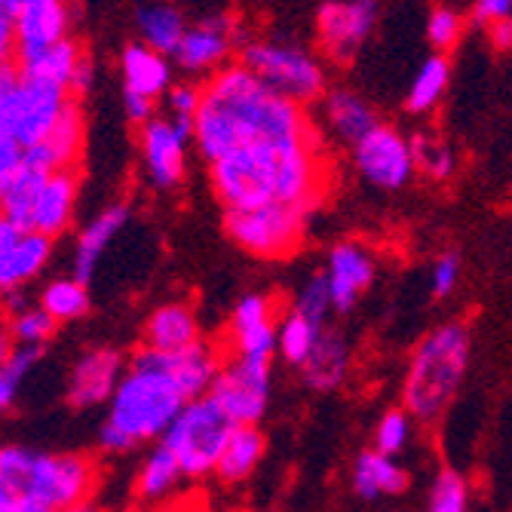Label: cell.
<instances>
[{
	"label": "cell",
	"mask_w": 512,
	"mask_h": 512,
	"mask_svg": "<svg viewBox=\"0 0 512 512\" xmlns=\"http://www.w3.org/2000/svg\"><path fill=\"white\" fill-rule=\"evenodd\" d=\"M304 138H316L307 111L273 92L243 62H230L203 83L194 145L206 163H215L240 148L304 142Z\"/></svg>",
	"instance_id": "obj_1"
},
{
	"label": "cell",
	"mask_w": 512,
	"mask_h": 512,
	"mask_svg": "<svg viewBox=\"0 0 512 512\" xmlns=\"http://www.w3.org/2000/svg\"><path fill=\"white\" fill-rule=\"evenodd\" d=\"M319 142H279L240 148L209 163L215 197L227 209H261L270 203L313 212L319 197Z\"/></svg>",
	"instance_id": "obj_2"
},
{
	"label": "cell",
	"mask_w": 512,
	"mask_h": 512,
	"mask_svg": "<svg viewBox=\"0 0 512 512\" xmlns=\"http://www.w3.org/2000/svg\"><path fill=\"white\" fill-rule=\"evenodd\" d=\"M184 405H188V396L178 390L169 375L129 359L126 375L108 402V417L99 430V448L108 454H123L135 445L160 442Z\"/></svg>",
	"instance_id": "obj_3"
},
{
	"label": "cell",
	"mask_w": 512,
	"mask_h": 512,
	"mask_svg": "<svg viewBox=\"0 0 512 512\" xmlns=\"http://www.w3.org/2000/svg\"><path fill=\"white\" fill-rule=\"evenodd\" d=\"M99 482L96 460L86 454H53L31 451L22 445L0 448V485L16 500H34L65 512L83 500H92Z\"/></svg>",
	"instance_id": "obj_4"
},
{
	"label": "cell",
	"mask_w": 512,
	"mask_h": 512,
	"mask_svg": "<svg viewBox=\"0 0 512 512\" xmlns=\"http://www.w3.org/2000/svg\"><path fill=\"white\" fill-rule=\"evenodd\" d=\"M470 347V329L463 322H445L417 344L402 384L408 414L424 424L439 421L467 378Z\"/></svg>",
	"instance_id": "obj_5"
},
{
	"label": "cell",
	"mask_w": 512,
	"mask_h": 512,
	"mask_svg": "<svg viewBox=\"0 0 512 512\" xmlns=\"http://www.w3.org/2000/svg\"><path fill=\"white\" fill-rule=\"evenodd\" d=\"M240 427L212 396H200L181 408L160 445L181 463L184 479H203L218 470V460Z\"/></svg>",
	"instance_id": "obj_6"
},
{
	"label": "cell",
	"mask_w": 512,
	"mask_h": 512,
	"mask_svg": "<svg viewBox=\"0 0 512 512\" xmlns=\"http://www.w3.org/2000/svg\"><path fill=\"white\" fill-rule=\"evenodd\" d=\"M240 62L264 80L273 92L298 102L301 108L325 99V71L316 56L304 46L286 40H249L243 46Z\"/></svg>",
	"instance_id": "obj_7"
},
{
	"label": "cell",
	"mask_w": 512,
	"mask_h": 512,
	"mask_svg": "<svg viewBox=\"0 0 512 512\" xmlns=\"http://www.w3.org/2000/svg\"><path fill=\"white\" fill-rule=\"evenodd\" d=\"M307 218L310 212L286 203H270L261 209H227L224 230L243 252L258 258H286L298 249Z\"/></svg>",
	"instance_id": "obj_8"
},
{
	"label": "cell",
	"mask_w": 512,
	"mask_h": 512,
	"mask_svg": "<svg viewBox=\"0 0 512 512\" xmlns=\"http://www.w3.org/2000/svg\"><path fill=\"white\" fill-rule=\"evenodd\" d=\"M209 396L234 417L237 427H258L270 396V359L234 356L224 362Z\"/></svg>",
	"instance_id": "obj_9"
},
{
	"label": "cell",
	"mask_w": 512,
	"mask_h": 512,
	"mask_svg": "<svg viewBox=\"0 0 512 512\" xmlns=\"http://www.w3.org/2000/svg\"><path fill=\"white\" fill-rule=\"evenodd\" d=\"M353 166L368 184H375V188L402 191L417 169L411 138H405L399 129L381 123L353 148Z\"/></svg>",
	"instance_id": "obj_10"
},
{
	"label": "cell",
	"mask_w": 512,
	"mask_h": 512,
	"mask_svg": "<svg viewBox=\"0 0 512 512\" xmlns=\"http://www.w3.org/2000/svg\"><path fill=\"white\" fill-rule=\"evenodd\" d=\"M71 99L74 96H71V92H65L62 86L31 80V77L19 74L10 99H7V114H10V123H13L19 145L25 151L37 148L43 138L50 135V129L56 126L59 114L65 111V105Z\"/></svg>",
	"instance_id": "obj_11"
},
{
	"label": "cell",
	"mask_w": 512,
	"mask_h": 512,
	"mask_svg": "<svg viewBox=\"0 0 512 512\" xmlns=\"http://www.w3.org/2000/svg\"><path fill=\"white\" fill-rule=\"evenodd\" d=\"M378 13V0H329V4H322L316 16L322 53L335 62H350L365 37L375 31Z\"/></svg>",
	"instance_id": "obj_12"
},
{
	"label": "cell",
	"mask_w": 512,
	"mask_h": 512,
	"mask_svg": "<svg viewBox=\"0 0 512 512\" xmlns=\"http://www.w3.org/2000/svg\"><path fill=\"white\" fill-rule=\"evenodd\" d=\"M194 135L178 129L169 117H154L138 126V157H142L145 178L160 191H172L184 178L188 163V145Z\"/></svg>",
	"instance_id": "obj_13"
},
{
	"label": "cell",
	"mask_w": 512,
	"mask_h": 512,
	"mask_svg": "<svg viewBox=\"0 0 512 512\" xmlns=\"http://www.w3.org/2000/svg\"><path fill=\"white\" fill-rule=\"evenodd\" d=\"M132 362L157 368V371H163V375H169L178 384V390L188 396V402L209 396L212 384L218 381L221 368H224L218 350L206 341H200L194 347H184V350H175V353H160V350L142 347V350L132 353Z\"/></svg>",
	"instance_id": "obj_14"
},
{
	"label": "cell",
	"mask_w": 512,
	"mask_h": 512,
	"mask_svg": "<svg viewBox=\"0 0 512 512\" xmlns=\"http://www.w3.org/2000/svg\"><path fill=\"white\" fill-rule=\"evenodd\" d=\"M237 40V22H230L227 16H212L188 28L172 59L184 74L209 80L212 74L230 65V53L237 50Z\"/></svg>",
	"instance_id": "obj_15"
},
{
	"label": "cell",
	"mask_w": 512,
	"mask_h": 512,
	"mask_svg": "<svg viewBox=\"0 0 512 512\" xmlns=\"http://www.w3.org/2000/svg\"><path fill=\"white\" fill-rule=\"evenodd\" d=\"M16 16V43L19 56L40 53L46 46L74 37V7L71 0H7Z\"/></svg>",
	"instance_id": "obj_16"
},
{
	"label": "cell",
	"mask_w": 512,
	"mask_h": 512,
	"mask_svg": "<svg viewBox=\"0 0 512 512\" xmlns=\"http://www.w3.org/2000/svg\"><path fill=\"white\" fill-rule=\"evenodd\" d=\"M86 148V114L80 99H71L59 114L50 135L37 148L28 151V166L40 172H77Z\"/></svg>",
	"instance_id": "obj_17"
},
{
	"label": "cell",
	"mask_w": 512,
	"mask_h": 512,
	"mask_svg": "<svg viewBox=\"0 0 512 512\" xmlns=\"http://www.w3.org/2000/svg\"><path fill=\"white\" fill-rule=\"evenodd\" d=\"M123 375H126V362H123V356L117 350L92 347L71 368L68 402L77 405V408H92V405L111 402V396H114Z\"/></svg>",
	"instance_id": "obj_18"
},
{
	"label": "cell",
	"mask_w": 512,
	"mask_h": 512,
	"mask_svg": "<svg viewBox=\"0 0 512 512\" xmlns=\"http://www.w3.org/2000/svg\"><path fill=\"white\" fill-rule=\"evenodd\" d=\"M279 325L273 322V304L264 295H246L230 316V344L243 359H270L276 353Z\"/></svg>",
	"instance_id": "obj_19"
},
{
	"label": "cell",
	"mask_w": 512,
	"mask_h": 512,
	"mask_svg": "<svg viewBox=\"0 0 512 512\" xmlns=\"http://www.w3.org/2000/svg\"><path fill=\"white\" fill-rule=\"evenodd\" d=\"M325 279H329L332 307L338 313H350L362 292L375 283V258L356 243H341L329 252Z\"/></svg>",
	"instance_id": "obj_20"
},
{
	"label": "cell",
	"mask_w": 512,
	"mask_h": 512,
	"mask_svg": "<svg viewBox=\"0 0 512 512\" xmlns=\"http://www.w3.org/2000/svg\"><path fill=\"white\" fill-rule=\"evenodd\" d=\"M77 194H80V175L77 172H50L43 178V188L37 194L31 234L40 237H62L74 221L77 212Z\"/></svg>",
	"instance_id": "obj_21"
},
{
	"label": "cell",
	"mask_w": 512,
	"mask_h": 512,
	"mask_svg": "<svg viewBox=\"0 0 512 512\" xmlns=\"http://www.w3.org/2000/svg\"><path fill=\"white\" fill-rule=\"evenodd\" d=\"M120 74H123V92H135L151 102L166 99L172 89V62L169 56L151 50L142 40L129 43L120 53Z\"/></svg>",
	"instance_id": "obj_22"
},
{
	"label": "cell",
	"mask_w": 512,
	"mask_h": 512,
	"mask_svg": "<svg viewBox=\"0 0 512 512\" xmlns=\"http://www.w3.org/2000/svg\"><path fill=\"white\" fill-rule=\"evenodd\" d=\"M86 59H89V53L80 46V40L68 37V40H59L53 46H46V50H40V53L19 56L16 68H19L22 77L53 83V86H62L65 92H71Z\"/></svg>",
	"instance_id": "obj_23"
},
{
	"label": "cell",
	"mask_w": 512,
	"mask_h": 512,
	"mask_svg": "<svg viewBox=\"0 0 512 512\" xmlns=\"http://www.w3.org/2000/svg\"><path fill=\"white\" fill-rule=\"evenodd\" d=\"M129 221V206L126 203H114L108 209H102L96 218H92L77 237V246H74V273L80 283H86V279L96 273L102 255L108 252V246L114 243V237L120 234V230L126 227Z\"/></svg>",
	"instance_id": "obj_24"
},
{
	"label": "cell",
	"mask_w": 512,
	"mask_h": 512,
	"mask_svg": "<svg viewBox=\"0 0 512 512\" xmlns=\"http://www.w3.org/2000/svg\"><path fill=\"white\" fill-rule=\"evenodd\" d=\"M142 341L148 350H160V353H175V350L200 344L203 341L200 338V319H197L194 307H188V304L157 307L145 322Z\"/></svg>",
	"instance_id": "obj_25"
},
{
	"label": "cell",
	"mask_w": 512,
	"mask_h": 512,
	"mask_svg": "<svg viewBox=\"0 0 512 512\" xmlns=\"http://www.w3.org/2000/svg\"><path fill=\"white\" fill-rule=\"evenodd\" d=\"M325 120H329V129L350 148H356L371 129L381 126L375 108L347 86H335L325 92Z\"/></svg>",
	"instance_id": "obj_26"
},
{
	"label": "cell",
	"mask_w": 512,
	"mask_h": 512,
	"mask_svg": "<svg viewBox=\"0 0 512 512\" xmlns=\"http://www.w3.org/2000/svg\"><path fill=\"white\" fill-rule=\"evenodd\" d=\"M135 28L145 46L172 59L191 25L184 22L181 10L169 0H145V4L135 7Z\"/></svg>",
	"instance_id": "obj_27"
},
{
	"label": "cell",
	"mask_w": 512,
	"mask_h": 512,
	"mask_svg": "<svg viewBox=\"0 0 512 512\" xmlns=\"http://www.w3.org/2000/svg\"><path fill=\"white\" fill-rule=\"evenodd\" d=\"M50 255H53V240L25 230L16 240V246L10 249L4 267H0V298L19 295L31 279H37L43 267L50 264Z\"/></svg>",
	"instance_id": "obj_28"
},
{
	"label": "cell",
	"mask_w": 512,
	"mask_h": 512,
	"mask_svg": "<svg viewBox=\"0 0 512 512\" xmlns=\"http://www.w3.org/2000/svg\"><path fill=\"white\" fill-rule=\"evenodd\" d=\"M301 371H304L307 387H313L319 393H329V390L341 387L350 371V347H347L344 335L335 329H322L316 350L310 353V359L304 362Z\"/></svg>",
	"instance_id": "obj_29"
},
{
	"label": "cell",
	"mask_w": 512,
	"mask_h": 512,
	"mask_svg": "<svg viewBox=\"0 0 512 512\" xmlns=\"http://www.w3.org/2000/svg\"><path fill=\"white\" fill-rule=\"evenodd\" d=\"M353 488L362 500L396 497L408 488V473L387 454L362 451L353 467Z\"/></svg>",
	"instance_id": "obj_30"
},
{
	"label": "cell",
	"mask_w": 512,
	"mask_h": 512,
	"mask_svg": "<svg viewBox=\"0 0 512 512\" xmlns=\"http://www.w3.org/2000/svg\"><path fill=\"white\" fill-rule=\"evenodd\" d=\"M16 80H19L16 65L0 68V197H4V191L10 188V181L28 163V151L19 145V138L13 132V123H10V114H7V99H10Z\"/></svg>",
	"instance_id": "obj_31"
},
{
	"label": "cell",
	"mask_w": 512,
	"mask_h": 512,
	"mask_svg": "<svg viewBox=\"0 0 512 512\" xmlns=\"http://www.w3.org/2000/svg\"><path fill=\"white\" fill-rule=\"evenodd\" d=\"M264 445H267V439L258 427H240L234 433V439L227 442L215 476L227 485H237V482L249 479L264 457Z\"/></svg>",
	"instance_id": "obj_32"
},
{
	"label": "cell",
	"mask_w": 512,
	"mask_h": 512,
	"mask_svg": "<svg viewBox=\"0 0 512 512\" xmlns=\"http://www.w3.org/2000/svg\"><path fill=\"white\" fill-rule=\"evenodd\" d=\"M184 479L181 473V463L175 460V454L166 448V445H154L151 454L145 457V463L138 467V476H135V494L148 500V503H157V500H166L178 482Z\"/></svg>",
	"instance_id": "obj_33"
},
{
	"label": "cell",
	"mask_w": 512,
	"mask_h": 512,
	"mask_svg": "<svg viewBox=\"0 0 512 512\" xmlns=\"http://www.w3.org/2000/svg\"><path fill=\"white\" fill-rule=\"evenodd\" d=\"M7 301V325H10V335L19 347H40L50 341L59 329V322L46 313L40 304H28L19 295H10L4 298Z\"/></svg>",
	"instance_id": "obj_34"
},
{
	"label": "cell",
	"mask_w": 512,
	"mask_h": 512,
	"mask_svg": "<svg viewBox=\"0 0 512 512\" xmlns=\"http://www.w3.org/2000/svg\"><path fill=\"white\" fill-rule=\"evenodd\" d=\"M46 175H50V172H40V169L25 163V169L10 181V188L4 191V197H0V215H4L10 224H16L19 230H31L37 194L43 188Z\"/></svg>",
	"instance_id": "obj_35"
},
{
	"label": "cell",
	"mask_w": 512,
	"mask_h": 512,
	"mask_svg": "<svg viewBox=\"0 0 512 512\" xmlns=\"http://www.w3.org/2000/svg\"><path fill=\"white\" fill-rule=\"evenodd\" d=\"M448 77H451V65L442 53L430 56L421 71L414 74L411 80V89H408V99H405V108L411 114H427L433 111L442 96H445V89H448Z\"/></svg>",
	"instance_id": "obj_36"
},
{
	"label": "cell",
	"mask_w": 512,
	"mask_h": 512,
	"mask_svg": "<svg viewBox=\"0 0 512 512\" xmlns=\"http://www.w3.org/2000/svg\"><path fill=\"white\" fill-rule=\"evenodd\" d=\"M37 304L56 322H74V319L86 316L89 292H86V283H80L77 276H62V279H53V283H46Z\"/></svg>",
	"instance_id": "obj_37"
},
{
	"label": "cell",
	"mask_w": 512,
	"mask_h": 512,
	"mask_svg": "<svg viewBox=\"0 0 512 512\" xmlns=\"http://www.w3.org/2000/svg\"><path fill=\"white\" fill-rule=\"evenodd\" d=\"M322 329L313 325L310 319H304L301 313H286V319L279 322V341H276V350L283 356L289 365H298L304 368V362L310 359V353L316 350V341H319Z\"/></svg>",
	"instance_id": "obj_38"
},
{
	"label": "cell",
	"mask_w": 512,
	"mask_h": 512,
	"mask_svg": "<svg viewBox=\"0 0 512 512\" xmlns=\"http://www.w3.org/2000/svg\"><path fill=\"white\" fill-rule=\"evenodd\" d=\"M411 151H414V166L421 169L433 181H445L454 172V154L445 142L430 135H414L411 138Z\"/></svg>",
	"instance_id": "obj_39"
},
{
	"label": "cell",
	"mask_w": 512,
	"mask_h": 512,
	"mask_svg": "<svg viewBox=\"0 0 512 512\" xmlns=\"http://www.w3.org/2000/svg\"><path fill=\"white\" fill-rule=\"evenodd\" d=\"M200 102H203V86L200 83H191V80H181V83H172V89L166 92V117L184 129L188 135H194V120H197V111H200Z\"/></svg>",
	"instance_id": "obj_40"
},
{
	"label": "cell",
	"mask_w": 512,
	"mask_h": 512,
	"mask_svg": "<svg viewBox=\"0 0 512 512\" xmlns=\"http://www.w3.org/2000/svg\"><path fill=\"white\" fill-rule=\"evenodd\" d=\"M332 292H329V279L325 273H316L310 276L304 289L298 292V301H295V313H301L304 319H310L319 329H325V319L332 313Z\"/></svg>",
	"instance_id": "obj_41"
},
{
	"label": "cell",
	"mask_w": 512,
	"mask_h": 512,
	"mask_svg": "<svg viewBox=\"0 0 512 512\" xmlns=\"http://www.w3.org/2000/svg\"><path fill=\"white\" fill-rule=\"evenodd\" d=\"M408 436H411V414L405 408H390L375 430V451L396 457L408 445Z\"/></svg>",
	"instance_id": "obj_42"
},
{
	"label": "cell",
	"mask_w": 512,
	"mask_h": 512,
	"mask_svg": "<svg viewBox=\"0 0 512 512\" xmlns=\"http://www.w3.org/2000/svg\"><path fill=\"white\" fill-rule=\"evenodd\" d=\"M430 512H467V482L454 470H442L430 491Z\"/></svg>",
	"instance_id": "obj_43"
},
{
	"label": "cell",
	"mask_w": 512,
	"mask_h": 512,
	"mask_svg": "<svg viewBox=\"0 0 512 512\" xmlns=\"http://www.w3.org/2000/svg\"><path fill=\"white\" fill-rule=\"evenodd\" d=\"M460 31H463V19H460L454 10L436 7V10L430 13L427 37H430V43L436 46V50H448V46H454L457 37H460Z\"/></svg>",
	"instance_id": "obj_44"
},
{
	"label": "cell",
	"mask_w": 512,
	"mask_h": 512,
	"mask_svg": "<svg viewBox=\"0 0 512 512\" xmlns=\"http://www.w3.org/2000/svg\"><path fill=\"white\" fill-rule=\"evenodd\" d=\"M457 279H460V258L454 252H445L436 258L433 264V276H430V286H433V295L436 298H445L454 292L457 286Z\"/></svg>",
	"instance_id": "obj_45"
},
{
	"label": "cell",
	"mask_w": 512,
	"mask_h": 512,
	"mask_svg": "<svg viewBox=\"0 0 512 512\" xmlns=\"http://www.w3.org/2000/svg\"><path fill=\"white\" fill-rule=\"evenodd\" d=\"M16 53H19L16 16H13V7L7 4V0H0V68L16 65Z\"/></svg>",
	"instance_id": "obj_46"
},
{
	"label": "cell",
	"mask_w": 512,
	"mask_h": 512,
	"mask_svg": "<svg viewBox=\"0 0 512 512\" xmlns=\"http://www.w3.org/2000/svg\"><path fill=\"white\" fill-rule=\"evenodd\" d=\"M503 19H512V0H476L473 7L476 25H494Z\"/></svg>",
	"instance_id": "obj_47"
},
{
	"label": "cell",
	"mask_w": 512,
	"mask_h": 512,
	"mask_svg": "<svg viewBox=\"0 0 512 512\" xmlns=\"http://www.w3.org/2000/svg\"><path fill=\"white\" fill-rule=\"evenodd\" d=\"M123 114L135 123V126H145L148 120L157 117V102L145 99V96H135V92H123Z\"/></svg>",
	"instance_id": "obj_48"
},
{
	"label": "cell",
	"mask_w": 512,
	"mask_h": 512,
	"mask_svg": "<svg viewBox=\"0 0 512 512\" xmlns=\"http://www.w3.org/2000/svg\"><path fill=\"white\" fill-rule=\"evenodd\" d=\"M19 381L10 375L7 365H0V414H4L13 402H16V393H19Z\"/></svg>",
	"instance_id": "obj_49"
},
{
	"label": "cell",
	"mask_w": 512,
	"mask_h": 512,
	"mask_svg": "<svg viewBox=\"0 0 512 512\" xmlns=\"http://www.w3.org/2000/svg\"><path fill=\"white\" fill-rule=\"evenodd\" d=\"M25 234V230H19L16 224H10L4 215H0V267H4V261H7V255H10V249L16 246V240Z\"/></svg>",
	"instance_id": "obj_50"
},
{
	"label": "cell",
	"mask_w": 512,
	"mask_h": 512,
	"mask_svg": "<svg viewBox=\"0 0 512 512\" xmlns=\"http://www.w3.org/2000/svg\"><path fill=\"white\" fill-rule=\"evenodd\" d=\"M491 43L497 46V50H509V46H512V19H503V22L491 25Z\"/></svg>",
	"instance_id": "obj_51"
},
{
	"label": "cell",
	"mask_w": 512,
	"mask_h": 512,
	"mask_svg": "<svg viewBox=\"0 0 512 512\" xmlns=\"http://www.w3.org/2000/svg\"><path fill=\"white\" fill-rule=\"evenodd\" d=\"M13 350H16V341L10 335V325H7L4 313H0V365H7V359L13 356Z\"/></svg>",
	"instance_id": "obj_52"
},
{
	"label": "cell",
	"mask_w": 512,
	"mask_h": 512,
	"mask_svg": "<svg viewBox=\"0 0 512 512\" xmlns=\"http://www.w3.org/2000/svg\"><path fill=\"white\" fill-rule=\"evenodd\" d=\"M65 512H105L96 500H83V503H77V506H68Z\"/></svg>",
	"instance_id": "obj_53"
},
{
	"label": "cell",
	"mask_w": 512,
	"mask_h": 512,
	"mask_svg": "<svg viewBox=\"0 0 512 512\" xmlns=\"http://www.w3.org/2000/svg\"><path fill=\"white\" fill-rule=\"evenodd\" d=\"M166 512H200L194 503H178V506H172V509H166Z\"/></svg>",
	"instance_id": "obj_54"
}]
</instances>
